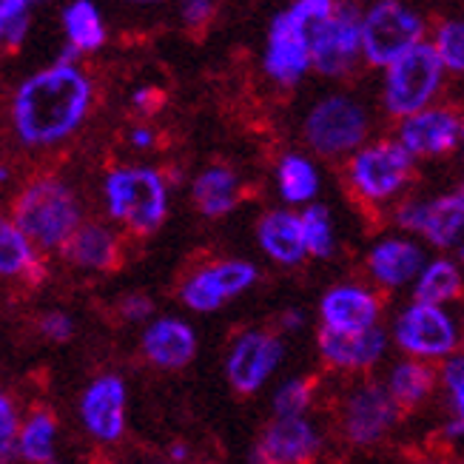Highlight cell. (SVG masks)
<instances>
[{
	"label": "cell",
	"mask_w": 464,
	"mask_h": 464,
	"mask_svg": "<svg viewBox=\"0 0 464 464\" xmlns=\"http://www.w3.org/2000/svg\"><path fill=\"white\" fill-rule=\"evenodd\" d=\"M89 100V80L69 63L32 74L14 97V126L20 140L29 146L63 140L80 126Z\"/></svg>",
	"instance_id": "1"
},
{
	"label": "cell",
	"mask_w": 464,
	"mask_h": 464,
	"mask_svg": "<svg viewBox=\"0 0 464 464\" xmlns=\"http://www.w3.org/2000/svg\"><path fill=\"white\" fill-rule=\"evenodd\" d=\"M334 12V0H296L291 9L274 17L266 69L279 83H296L311 66L308 37L316 24H322Z\"/></svg>",
	"instance_id": "2"
},
{
	"label": "cell",
	"mask_w": 464,
	"mask_h": 464,
	"mask_svg": "<svg viewBox=\"0 0 464 464\" xmlns=\"http://www.w3.org/2000/svg\"><path fill=\"white\" fill-rule=\"evenodd\" d=\"M74 194L57 179H37L14 203V228L44 248H60L77 231Z\"/></svg>",
	"instance_id": "3"
},
{
	"label": "cell",
	"mask_w": 464,
	"mask_h": 464,
	"mask_svg": "<svg viewBox=\"0 0 464 464\" xmlns=\"http://www.w3.org/2000/svg\"><path fill=\"white\" fill-rule=\"evenodd\" d=\"M106 199L114 219L137 234H151L166 219V186L151 169H120L106 179Z\"/></svg>",
	"instance_id": "4"
},
{
	"label": "cell",
	"mask_w": 464,
	"mask_h": 464,
	"mask_svg": "<svg viewBox=\"0 0 464 464\" xmlns=\"http://www.w3.org/2000/svg\"><path fill=\"white\" fill-rule=\"evenodd\" d=\"M421 37V20L399 0H382L359 24V44L373 66H391Z\"/></svg>",
	"instance_id": "5"
},
{
	"label": "cell",
	"mask_w": 464,
	"mask_h": 464,
	"mask_svg": "<svg viewBox=\"0 0 464 464\" xmlns=\"http://www.w3.org/2000/svg\"><path fill=\"white\" fill-rule=\"evenodd\" d=\"M441 66L433 46L416 44L401 57H396L385 83V106L393 114H416L425 111L428 100L441 83Z\"/></svg>",
	"instance_id": "6"
},
{
	"label": "cell",
	"mask_w": 464,
	"mask_h": 464,
	"mask_svg": "<svg viewBox=\"0 0 464 464\" xmlns=\"http://www.w3.org/2000/svg\"><path fill=\"white\" fill-rule=\"evenodd\" d=\"M368 131V117L348 97H328L314 106L305 120L308 143L319 154H342L362 143Z\"/></svg>",
	"instance_id": "7"
},
{
	"label": "cell",
	"mask_w": 464,
	"mask_h": 464,
	"mask_svg": "<svg viewBox=\"0 0 464 464\" xmlns=\"http://www.w3.org/2000/svg\"><path fill=\"white\" fill-rule=\"evenodd\" d=\"M359 24L362 17L353 6H334V12L311 29V63L322 74H342L348 72L353 57L359 54Z\"/></svg>",
	"instance_id": "8"
},
{
	"label": "cell",
	"mask_w": 464,
	"mask_h": 464,
	"mask_svg": "<svg viewBox=\"0 0 464 464\" xmlns=\"http://www.w3.org/2000/svg\"><path fill=\"white\" fill-rule=\"evenodd\" d=\"M396 342L408 353L416 356H445L453 353L456 348V328L450 316L436 308V305H425V302H416L396 322Z\"/></svg>",
	"instance_id": "9"
},
{
	"label": "cell",
	"mask_w": 464,
	"mask_h": 464,
	"mask_svg": "<svg viewBox=\"0 0 464 464\" xmlns=\"http://www.w3.org/2000/svg\"><path fill=\"white\" fill-rule=\"evenodd\" d=\"M351 177L356 188L371 199H385L396 194L411 177V154L396 143H379L359 151Z\"/></svg>",
	"instance_id": "10"
},
{
	"label": "cell",
	"mask_w": 464,
	"mask_h": 464,
	"mask_svg": "<svg viewBox=\"0 0 464 464\" xmlns=\"http://www.w3.org/2000/svg\"><path fill=\"white\" fill-rule=\"evenodd\" d=\"M282 359V345L268 334H246L228 356V382L237 393H254Z\"/></svg>",
	"instance_id": "11"
},
{
	"label": "cell",
	"mask_w": 464,
	"mask_h": 464,
	"mask_svg": "<svg viewBox=\"0 0 464 464\" xmlns=\"http://www.w3.org/2000/svg\"><path fill=\"white\" fill-rule=\"evenodd\" d=\"M399 226L425 234L439 248H453L461 239L464 197H461V191H456V194L433 199V203L405 206L399 211Z\"/></svg>",
	"instance_id": "12"
},
{
	"label": "cell",
	"mask_w": 464,
	"mask_h": 464,
	"mask_svg": "<svg viewBox=\"0 0 464 464\" xmlns=\"http://www.w3.org/2000/svg\"><path fill=\"white\" fill-rule=\"evenodd\" d=\"M319 448L314 428L302 416H276L254 450V464H308Z\"/></svg>",
	"instance_id": "13"
},
{
	"label": "cell",
	"mask_w": 464,
	"mask_h": 464,
	"mask_svg": "<svg viewBox=\"0 0 464 464\" xmlns=\"http://www.w3.org/2000/svg\"><path fill=\"white\" fill-rule=\"evenodd\" d=\"M80 413L92 436L100 441H114L126 428V385L117 376H103L83 393Z\"/></svg>",
	"instance_id": "14"
},
{
	"label": "cell",
	"mask_w": 464,
	"mask_h": 464,
	"mask_svg": "<svg viewBox=\"0 0 464 464\" xmlns=\"http://www.w3.org/2000/svg\"><path fill=\"white\" fill-rule=\"evenodd\" d=\"M461 140V120L448 109H428L416 111L401 126V149L408 154H448Z\"/></svg>",
	"instance_id": "15"
},
{
	"label": "cell",
	"mask_w": 464,
	"mask_h": 464,
	"mask_svg": "<svg viewBox=\"0 0 464 464\" xmlns=\"http://www.w3.org/2000/svg\"><path fill=\"white\" fill-rule=\"evenodd\" d=\"M393 421H396V401L391 399V393H385L382 388H362L359 393H353L345 416V428L356 445H371V441L382 439Z\"/></svg>",
	"instance_id": "16"
},
{
	"label": "cell",
	"mask_w": 464,
	"mask_h": 464,
	"mask_svg": "<svg viewBox=\"0 0 464 464\" xmlns=\"http://www.w3.org/2000/svg\"><path fill=\"white\" fill-rule=\"evenodd\" d=\"M319 351L336 368H368L385 351V334L376 328L353 334H339L325 328L319 334Z\"/></svg>",
	"instance_id": "17"
},
{
	"label": "cell",
	"mask_w": 464,
	"mask_h": 464,
	"mask_svg": "<svg viewBox=\"0 0 464 464\" xmlns=\"http://www.w3.org/2000/svg\"><path fill=\"white\" fill-rule=\"evenodd\" d=\"M376 314H379L376 299L359 288H334L322 299V319H325L328 331H339V334L368 331L373 328Z\"/></svg>",
	"instance_id": "18"
},
{
	"label": "cell",
	"mask_w": 464,
	"mask_h": 464,
	"mask_svg": "<svg viewBox=\"0 0 464 464\" xmlns=\"http://www.w3.org/2000/svg\"><path fill=\"white\" fill-rule=\"evenodd\" d=\"M143 351L160 368H183L197 353V336L186 322L160 319L146 331Z\"/></svg>",
	"instance_id": "19"
},
{
	"label": "cell",
	"mask_w": 464,
	"mask_h": 464,
	"mask_svg": "<svg viewBox=\"0 0 464 464\" xmlns=\"http://www.w3.org/2000/svg\"><path fill=\"white\" fill-rule=\"evenodd\" d=\"M60 248H63L66 259L80 268L114 271L120 266V246H117L114 234L106 231L103 226L77 228Z\"/></svg>",
	"instance_id": "20"
},
{
	"label": "cell",
	"mask_w": 464,
	"mask_h": 464,
	"mask_svg": "<svg viewBox=\"0 0 464 464\" xmlns=\"http://www.w3.org/2000/svg\"><path fill=\"white\" fill-rule=\"evenodd\" d=\"M421 262H425V254H421L419 246L405 242V239H388L371 251L368 266L382 285L396 288V285L411 282L421 271Z\"/></svg>",
	"instance_id": "21"
},
{
	"label": "cell",
	"mask_w": 464,
	"mask_h": 464,
	"mask_svg": "<svg viewBox=\"0 0 464 464\" xmlns=\"http://www.w3.org/2000/svg\"><path fill=\"white\" fill-rule=\"evenodd\" d=\"M259 242L268 256L282 266H296L305 256V242H302L299 217L291 211H271L259 223Z\"/></svg>",
	"instance_id": "22"
},
{
	"label": "cell",
	"mask_w": 464,
	"mask_h": 464,
	"mask_svg": "<svg viewBox=\"0 0 464 464\" xmlns=\"http://www.w3.org/2000/svg\"><path fill=\"white\" fill-rule=\"evenodd\" d=\"M194 199L206 217H223L237 206V177L228 169H208L197 177Z\"/></svg>",
	"instance_id": "23"
},
{
	"label": "cell",
	"mask_w": 464,
	"mask_h": 464,
	"mask_svg": "<svg viewBox=\"0 0 464 464\" xmlns=\"http://www.w3.org/2000/svg\"><path fill=\"white\" fill-rule=\"evenodd\" d=\"M459 294H461V274L448 259L430 262L416 285V302H425V305H436V308L441 302L456 299Z\"/></svg>",
	"instance_id": "24"
},
{
	"label": "cell",
	"mask_w": 464,
	"mask_h": 464,
	"mask_svg": "<svg viewBox=\"0 0 464 464\" xmlns=\"http://www.w3.org/2000/svg\"><path fill=\"white\" fill-rule=\"evenodd\" d=\"M63 24H66V34L72 40L74 49H100L106 40V29L103 20H100V12L89 4V0H77L63 12Z\"/></svg>",
	"instance_id": "25"
},
{
	"label": "cell",
	"mask_w": 464,
	"mask_h": 464,
	"mask_svg": "<svg viewBox=\"0 0 464 464\" xmlns=\"http://www.w3.org/2000/svg\"><path fill=\"white\" fill-rule=\"evenodd\" d=\"M54 453V419L49 413H34L17 439V456L32 464H46Z\"/></svg>",
	"instance_id": "26"
},
{
	"label": "cell",
	"mask_w": 464,
	"mask_h": 464,
	"mask_svg": "<svg viewBox=\"0 0 464 464\" xmlns=\"http://www.w3.org/2000/svg\"><path fill=\"white\" fill-rule=\"evenodd\" d=\"M316 188H319L316 171L305 157L288 154L279 163V191L288 203H305V199H311L316 194Z\"/></svg>",
	"instance_id": "27"
},
{
	"label": "cell",
	"mask_w": 464,
	"mask_h": 464,
	"mask_svg": "<svg viewBox=\"0 0 464 464\" xmlns=\"http://www.w3.org/2000/svg\"><path fill=\"white\" fill-rule=\"evenodd\" d=\"M34 268V254L29 239L14 228V223L0 217V276H20Z\"/></svg>",
	"instance_id": "28"
},
{
	"label": "cell",
	"mask_w": 464,
	"mask_h": 464,
	"mask_svg": "<svg viewBox=\"0 0 464 464\" xmlns=\"http://www.w3.org/2000/svg\"><path fill=\"white\" fill-rule=\"evenodd\" d=\"M433 391V373L419 365V362H405L391 376V399L399 405H419L421 399Z\"/></svg>",
	"instance_id": "29"
},
{
	"label": "cell",
	"mask_w": 464,
	"mask_h": 464,
	"mask_svg": "<svg viewBox=\"0 0 464 464\" xmlns=\"http://www.w3.org/2000/svg\"><path fill=\"white\" fill-rule=\"evenodd\" d=\"M302 226V242H305V254L314 256H331L334 251V226L331 217L322 206H311L305 214L299 217Z\"/></svg>",
	"instance_id": "30"
},
{
	"label": "cell",
	"mask_w": 464,
	"mask_h": 464,
	"mask_svg": "<svg viewBox=\"0 0 464 464\" xmlns=\"http://www.w3.org/2000/svg\"><path fill=\"white\" fill-rule=\"evenodd\" d=\"M208 274H211L214 285L219 288V294H223L226 299L242 294L256 279L254 266H248V262H239V259H234V262H219V266L208 268Z\"/></svg>",
	"instance_id": "31"
},
{
	"label": "cell",
	"mask_w": 464,
	"mask_h": 464,
	"mask_svg": "<svg viewBox=\"0 0 464 464\" xmlns=\"http://www.w3.org/2000/svg\"><path fill=\"white\" fill-rule=\"evenodd\" d=\"M436 57L441 66H448L450 72H461L464 69V26L459 20H448L439 32L436 40Z\"/></svg>",
	"instance_id": "32"
},
{
	"label": "cell",
	"mask_w": 464,
	"mask_h": 464,
	"mask_svg": "<svg viewBox=\"0 0 464 464\" xmlns=\"http://www.w3.org/2000/svg\"><path fill=\"white\" fill-rule=\"evenodd\" d=\"M183 299H186V305L191 311H199V314H206V311H217L219 305L226 302V296L219 294V288L214 285V279L206 271H199L194 279H188V285L183 288Z\"/></svg>",
	"instance_id": "33"
},
{
	"label": "cell",
	"mask_w": 464,
	"mask_h": 464,
	"mask_svg": "<svg viewBox=\"0 0 464 464\" xmlns=\"http://www.w3.org/2000/svg\"><path fill=\"white\" fill-rule=\"evenodd\" d=\"M311 401V382H288L282 385L276 399H274V411L276 416H302V411L308 408Z\"/></svg>",
	"instance_id": "34"
},
{
	"label": "cell",
	"mask_w": 464,
	"mask_h": 464,
	"mask_svg": "<svg viewBox=\"0 0 464 464\" xmlns=\"http://www.w3.org/2000/svg\"><path fill=\"white\" fill-rule=\"evenodd\" d=\"M461 373H464L461 356L450 359V365L445 371V382H448V391H450V405H453L456 419H461V408H464V379H461Z\"/></svg>",
	"instance_id": "35"
},
{
	"label": "cell",
	"mask_w": 464,
	"mask_h": 464,
	"mask_svg": "<svg viewBox=\"0 0 464 464\" xmlns=\"http://www.w3.org/2000/svg\"><path fill=\"white\" fill-rule=\"evenodd\" d=\"M40 331H44L49 339H54V342H66V339H72V334H74V322L66 316V314H49L46 319H44V325H40Z\"/></svg>",
	"instance_id": "36"
},
{
	"label": "cell",
	"mask_w": 464,
	"mask_h": 464,
	"mask_svg": "<svg viewBox=\"0 0 464 464\" xmlns=\"http://www.w3.org/2000/svg\"><path fill=\"white\" fill-rule=\"evenodd\" d=\"M40 4V0H0V40H4V32L12 20L29 14V6Z\"/></svg>",
	"instance_id": "37"
},
{
	"label": "cell",
	"mask_w": 464,
	"mask_h": 464,
	"mask_svg": "<svg viewBox=\"0 0 464 464\" xmlns=\"http://www.w3.org/2000/svg\"><path fill=\"white\" fill-rule=\"evenodd\" d=\"M14 430H17L14 405L9 401L6 393H0V445H4V441H12L14 439Z\"/></svg>",
	"instance_id": "38"
},
{
	"label": "cell",
	"mask_w": 464,
	"mask_h": 464,
	"mask_svg": "<svg viewBox=\"0 0 464 464\" xmlns=\"http://www.w3.org/2000/svg\"><path fill=\"white\" fill-rule=\"evenodd\" d=\"M211 14H214V0H186L183 4V17L194 26L208 24Z\"/></svg>",
	"instance_id": "39"
},
{
	"label": "cell",
	"mask_w": 464,
	"mask_h": 464,
	"mask_svg": "<svg viewBox=\"0 0 464 464\" xmlns=\"http://www.w3.org/2000/svg\"><path fill=\"white\" fill-rule=\"evenodd\" d=\"M120 314H123L126 319H143L151 314V299L146 296H126L123 302H120Z\"/></svg>",
	"instance_id": "40"
},
{
	"label": "cell",
	"mask_w": 464,
	"mask_h": 464,
	"mask_svg": "<svg viewBox=\"0 0 464 464\" xmlns=\"http://www.w3.org/2000/svg\"><path fill=\"white\" fill-rule=\"evenodd\" d=\"M14 456H17V445L14 441H4V445H0V464H9Z\"/></svg>",
	"instance_id": "41"
},
{
	"label": "cell",
	"mask_w": 464,
	"mask_h": 464,
	"mask_svg": "<svg viewBox=\"0 0 464 464\" xmlns=\"http://www.w3.org/2000/svg\"><path fill=\"white\" fill-rule=\"evenodd\" d=\"M134 143H137V146H149V143H151V134H149V131H137V134H134Z\"/></svg>",
	"instance_id": "42"
},
{
	"label": "cell",
	"mask_w": 464,
	"mask_h": 464,
	"mask_svg": "<svg viewBox=\"0 0 464 464\" xmlns=\"http://www.w3.org/2000/svg\"><path fill=\"white\" fill-rule=\"evenodd\" d=\"M140 4H151V0H140Z\"/></svg>",
	"instance_id": "43"
},
{
	"label": "cell",
	"mask_w": 464,
	"mask_h": 464,
	"mask_svg": "<svg viewBox=\"0 0 464 464\" xmlns=\"http://www.w3.org/2000/svg\"><path fill=\"white\" fill-rule=\"evenodd\" d=\"M46 464H57V461H46Z\"/></svg>",
	"instance_id": "44"
}]
</instances>
